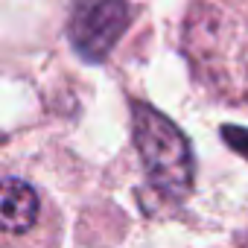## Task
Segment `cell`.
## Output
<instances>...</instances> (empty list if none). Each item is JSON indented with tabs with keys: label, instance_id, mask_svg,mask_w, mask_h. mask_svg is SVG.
<instances>
[{
	"label": "cell",
	"instance_id": "6da1fadb",
	"mask_svg": "<svg viewBox=\"0 0 248 248\" xmlns=\"http://www.w3.org/2000/svg\"><path fill=\"white\" fill-rule=\"evenodd\" d=\"M135 146L140 152L149 184L167 202H184L193 190V152L178 126L152 105L138 102L132 111Z\"/></svg>",
	"mask_w": 248,
	"mask_h": 248
},
{
	"label": "cell",
	"instance_id": "7a4b0ae2",
	"mask_svg": "<svg viewBox=\"0 0 248 248\" xmlns=\"http://www.w3.org/2000/svg\"><path fill=\"white\" fill-rule=\"evenodd\" d=\"M132 15L126 0H82L70 15V41L88 62H102L126 32Z\"/></svg>",
	"mask_w": 248,
	"mask_h": 248
},
{
	"label": "cell",
	"instance_id": "3957f363",
	"mask_svg": "<svg viewBox=\"0 0 248 248\" xmlns=\"http://www.w3.org/2000/svg\"><path fill=\"white\" fill-rule=\"evenodd\" d=\"M0 219H3V228L9 233H21V231L32 228V222L38 219L35 190L18 178H6L3 181V199H0Z\"/></svg>",
	"mask_w": 248,
	"mask_h": 248
}]
</instances>
